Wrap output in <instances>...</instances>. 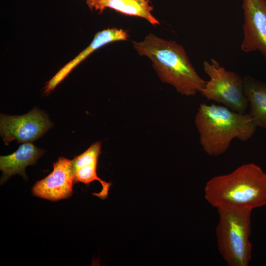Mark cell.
I'll list each match as a JSON object with an SVG mask.
<instances>
[{"instance_id":"6da1fadb","label":"cell","mask_w":266,"mask_h":266,"mask_svg":"<svg viewBox=\"0 0 266 266\" xmlns=\"http://www.w3.org/2000/svg\"><path fill=\"white\" fill-rule=\"evenodd\" d=\"M133 45L139 55L150 59L160 80L180 94L194 96L204 86L206 81L196 71L183 47L175 41L149 33L141 41H133Z\"/></svg>"},{"instance_id":"7a4b0ae2","label":"cell","mask_w":266,"mask_h":266,"mask_svg":"<svg viewBox=\"0 0 266 266\" xmlns=\"http://www.w3.org/2000/svg\"><path fill=\"white\" fill-rule=\"evenodd\" d=\"M195 123L200 144L203 151L210 156L225 153L233 139L248 140L257 128L249 113H238L214 103H201Z\"/></svg>"},{"instance_id":"3957f363","label":"cell","mask_w":266,"mask_h":266,"mask_svg":"<svg viewBox=\"0 0 266 266\" xmlns=\"http://www.w3.org/2000/svg\"><path fill=\"white\" fill-rule=\"evenodd\" d=\"M204 198L212 206L229 204L253 210L266 205V173L254 163L212 177L204 187Z\"/></svg>"},{"instance_id":"277c9868","label":"cell","mask_w":266,"mask_h":266,"mask_svg":"<svg viewBox=\"0 0 266 266\" xmlns=\"http://www.w3.org/2000/svg\"><path fill=\"white\" fill-rule=\"evenodd\" d=\"M216 208L219 222L215 234L219 253L228 266H248L252 252L250 241L252 210L229 204Z\"/></svg>"},{"instance_id":"5b68a950","label":"cell","mask_w":266,"mask_h":266,"mask_svg":"<svg viewBox=\"0 0 266 266\" xmlns=\"http://www.w3.org/2000/svg\"><path fill=\"white\" fill-rule=\"evenodd\" d=\"M203 70L209 80L200 92L212 100L240 113H245L248 103L244 94L243 78L235 72L227 70L214 59L204 61Z\"/></svg>"},{"instance_id":"8992f818","label":"cell","mask_w":266,"mask_h":266,"mask_svg":"<svg viewBox=\"0 0 266 266\" xmlns=\"http://www.w3.org/2000/svg\"><path fill=\"white\" fill-rule=\"evenodd\" d=\"M52 126L47 115L38 109L20 116L0 114V135L7 145L13 140L23 143L32 142Z\"/></svg>"},{"instance_id":"52a82bcc","label":"cell","mask_w":266,"mask_h":266,"mask_svg":"<svg viewBox=\"0 0 266 266\" xmlns=\"http://www.w3.org/2000/svg\"><path fill=\"white\" fill-rule=\"evenodd\" d=\"M243 39L245 53L259 51L266 63V0H243Z\"/></svg>"},{"instance_id":"ba28073f","label":"cell","mask_w":266,"mask_h":266,"mask_svg":"<svg viewBox=\"0 0 266 266\" xmlns=\"http://www.w3.org/2000/svg\"><path fill=\"white\" fill-rule=\"evenodd\" d=\"M53 166L49 174L34 184L33 195L53 201L70 197L74 183L71 160L61 157Z\"/></svg>"},{"instance_id":"9c48e42d","label":"cell","mask_w":266,"mask_h":266,"mask_svg":"<svg viewBox=\"0 0 266 266\" xmlns=\"http://www.w3.org/2000/svg\"><path fill=\"white\" fill-rule=\"evenodd\" d=\"M101 143L97 141L92 144L85 151L75 156L71 160L74 177V183L81 182L87 186L95 181L101 185V190L93 195L101 200L106 199L112 183L107 182L100 179L97 174L99 157L101 154Z\"/></svg>"},{"instance_id":"30bf717a","label":"cell","mask_w":266,"mask_h":266,"mask_svg":"<svg viewBox=\"0 0 266 266\" xmlns=\"http://www.w3.org/2000/svg\"><path fill=\"white\" fill-rule=\"evenodd\" d=\"M129 37L127 31L117 28H108L98 32L89 45L65 65L46 83L44 93L48 94L53 91L75 67L95 50L110 42L127 40Z\"/></svg>"},{"instance_id":"8fae6325","label":"cell","mask_w":266,"mask_h":266,"mask_svg":"<svg viewBox=\"0 0 266 266\" xmlns=\"http://www.w3.org/2000/svg\"><path fill=\"white\" fill-rule=\"evenodd\" d=\"M45 153L32 142L24 143L14 153L0 157V169L2 172L0 179L2 184L13 175L19 174L26 180V167L34 165L37 160Z\"/></svg>"},{"instance_id":"7c38bea8","label":"cell","mask_w":266,"mask_h":266,"mask_svg":"<svg viewBox=\"0 0 266 266\" xmlns=\"http://www.w3.org/2000/svg\"><path fill=\"white\" fill-rule=\"evenodd\" d=\"M86 3L91 10H98L99 14L109 8L124 15L144 18L154 26L160 24L151 13L153 7L149 0H88Z\"/></svg>"},{"instance_id":"4fadbf2b","label":"cell","mask_w":266,"mask_h":266,"mask_svg":"<svg viewBox=\"0 0 266 266\" xmlns=\"http://www.w3.org/2000/svg\"><path fill=\"white\" fill-rule=\"evenodd\" d=\"M248 112L255 125L266 130V83L247 75L243 77Z\"/></svg>"},{"instance_id":"5bb4252c","label":"cell","mask_w":266,"mask_h":266,"mask_svg":"<svg viewBox=\"0 0 266 266\" xmlns=\"http://www.w3.org/2000/svg\"><path fill=\"white\" fill-rule=\"evenodd\" d=\"M86 1L88 0H86Z\"/></svg>"}]
</instances>
